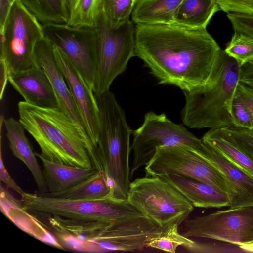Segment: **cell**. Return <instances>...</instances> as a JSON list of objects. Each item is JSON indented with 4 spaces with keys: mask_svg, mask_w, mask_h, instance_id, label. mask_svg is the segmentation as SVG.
I'll list each match as a JSON object with an SVG mask.
<instances>
[{
    "mask_svg": "<svg viewBox=\"0 0 253 253\" xmlns=\"http://www.w3.org/2000/svg\"><path fill=\"white\" fill-rule=\"evenodd\" d=\"M221 49L206 28L136 24L135 55L158 84L191 91L209 81Z\"/></svg>",
    "mask_w": 253,
    "mask_h": 253,
    "instance_id": "1",
    "label": "cell"
},
{
    "mask_svg": "<svg viewBox=\"0 0 253 253\" xmlns=\"http://www.w3.org/2000/svg\"><path fill=\"white\" fill-rule=\"evenodd\" d=\"M19 121L40 146V156L53 162L103 171L97 148L58 107L25 101L18 103Z\"/></svg>",
    "mask_w": 253,
    "mask_h": 253,
    "instance_id": "2",
    "label": "cell"
},
{
    "mask_svg": "<svg viewBox=\"0 0 253 253\" xmlns=\"http://www.w3.org/2000/svg\"><path fill=\"white\" fill-rule=\"evenodd\" d=\"M240 67L221 50L208 82L196 90L183 92L185 101L180 115L184 125L196 129L235 127L231 109Z\"/></svg>",
    "mask_w": 253,
    "mask_h": 253,
    "instance_id": "3",
    "label": "cell"
},
{
    "mask_svg": "<svg viewBox=\"0 0 253 253\" xmlns=\"http://www.w3.org/2000/svg\"><path fill=\"white\" fill-rule=\"evenodd\" d=\"M95 97L100 121L98 155L103 171L112 184L113 197L126 199L130 183L129 159L133 131L124 110L110 90Z\"/></svg>",
    "mask_w": 253,
    "mask_h": 253,
    "instance_id": "4",
    "label": "cell"
},
{
    "mask_svg": "<svg viewBox=\"0 0 253 253\" xmlns=\"http://www.w3.org/2000/svg\"><path fill=\"white\" fill-rule=\"evenodd\" d=\"M22 208L31 215L59 217L81 224L112 222L120 218L143 215L127 201L112 196L95 199H67L24 192L19 200Z\"/></svg>",
    "mask_w": 253,
    "mask_h": 253,
    "instance_id": "5",
    "label": "cell"
},
{
    "mask_svg": "<svg viewBox=\"0 0 253 253\" xmlns=\"http://www.w3.org/2000/svg\"><path fill=\"white\" fill-rule=\"evenodd\" d=\"M127 200L164 230L176 223L180 226L194 209L184 195L159 176L135 179L130 183Z\"/></svg>",
    "mask_w": 253,
    "mask_h": 253,
    "instance_id": "6",
    "label": "cell"
},
{
    "mask_svg": "<svg viewBox=\"0 0 253 253\" xmlns=\"http://www.w3.org/2000/svg\"><path fill=\"white\" fill-rule=\"evenodd\" d=\"M97 32L95 72L92 90L95 96L110 90L115 79L126 69L135 55V26L129 21L111 28L102 12L95 26Z\"/></svg>",
    "mask_w": 253,
    "mask_h": 253,
    "instance_id": "7",
    "label": "cell"
},
{
    "mask_svg": "<svg viewBox=\"0 0 253 253\" xmlns=\"http://www.w3.org/2000/svg\"><path fill=\"white\" fill-rule=\"evenodd\" d=\"M0 34V60L5 63L9 76L38 66L35 50L44 37L43 26L20 0L13 2Z\"/></svg>",
    "mask_w": 253,
    "mask_h": 253,
    "instance_id": "8",
    "label": "cell"
},
{
    "mask_svg": "<svg viewBox=\"0 0 253 253\" xmlns=\"http://www.w3.org/2000/svg\"><path fill=\"white\" fill-rule=\"evenodd\" d=\"M132 134L130 148L133 152V161L130 178L149 162L158 148L184 145L200 152L205 146L183 125L174 123L164 113L158 114L153 111L145 114L142 125Z\"/></svg>",
    "mask_w": 253,
    "mask_h": 253,
    "instance_id": "9",
    "label": "cell"
},
{
    "mask_svg": "<svg viewBox=\"0 0 253 253\" xmlns=\"http://www.w3.org/2000/svg\"><path fill=\"white\" fill-rule=\"evenodd\" d=\"M179 231L187 237L208 238L237 244L253 240V207L217 211L187 219Z\"/></svg>",
    "mask_w": 253,
    "mask_h": 253,
    "instance_id": "10",
    "label": "cell"
},
{
    "mask_svg": "<svg viewBox=\"0 0 253 253\" xmlns=\"http://www.w3.org/2000/svg\"><path fill=\"white\" fill-rule=\"evenodd\" d=\"M147 176L178 175L191 178L226 192L220 172L211 164L184 145L161 147L145 166Z\"/></svg>",
    "mask_w": 253,
    "mask_h": 253,
    "instance_id": "11",
    "label": "cell"
},
{
    "mask_svg": "<svg viewBox=\"0 0 253 253\" xmlns=\"http://www.w3.org/2000/svg\"><path fill=\"white\" fill-rule=\"evenodd\" d=\"M43 28L44 36L65 54L92 89L97 41L96 27L49 24Z\"/></svg>",
    "mask_w": 253,
    "mask_h": 253,
    "instance_id": "12",
    "label": "cell"
},
{
    "mask_svg": "<svg viewBox=\"0 0 253 253\" xmlns=\"http://www.w3.org/2000/svg\"><path fill=\"white\" fill-rule=\"evenodd\" d=\"M165 230L143 215L125 217L113 221L91 243L96 252L141 251Z\"/></svg>",
    "mask_w": 253,
    "mask_h": 253,
    "instance_id": "13",
    "label": "cell"
},
{
    "mask_svg": "<svg viewBox=\"0 0 253 253\" xmlns=\"http://www.w3.org/2000/svg\"><path fill=\"white\" fill-rule=\"evenodd\" d=\"M52 45L57 64L67 83L89 137L97 148L100 121L95 94L73 63L58 47L53 43Z\"/></svg>",
    "mask_w": 253,
    "mask_h": 253,
    "instance_id": "14",
    "label": "cell"
},
{
    "mask_svg": "<svg viewBox=\"0 0 253 253\" xmlns=\"http://www.w3.org/2000/svg\"><path fill=\"white\" fill-rule=\"evenodd\" d=\"M35 57L37 64L43 69L50 81L56 97L58 107L75 122L84 137L93 144L69 88L67 87L64 75L56 61L52 43L46 37L44 36L38 42L35 50Z\"/></svg>",
    "mask_w": 253,
    "mask_h": 253,
    "instance_id": "15",
    "label": "cell"
},
{
    "mask_svg": "<svg viewBox=\"0 0 253 253\" xmlns=\"http://www.w3.org/2000/svg\"><path fill=\"white\" fill-rule=\"evenodd\" d=\"M197 154L213 166L223 177L229 208L253 207V177L207 146Z\"/></svg>",
    "mask_w": 253,
    "mask_h": 253,
    "instance_id": "16",
    "label": "cell"
},
{
    "mask_svg": "<svg viewBox=\"0 0 253 253\" xmlns=\"http://www.w3.org/2000/svg\"><path fill=\"white\" fill-rule=\"evenodd\" d=\"M25 101L43 107H58L50 81L39 66L9 77L8 81Z\"/></svg>",
    "mask_w": 253,
    "mask_h": 253,
    "instance_id": "17",
    "label": "cell"
},
{
    "mask_svg": "<svg viewBox=\"0 0 253 253\" xmlns=\"http://www.w3.org/2000/svg\"><path fill=\"white\" fill-rule=\"evenodd\" d=\"M199 208H221L229 206L226 192L202 181L178 175L160 176Z\"/></svg>",
    "mask_w": 253,
    "mask_h": 253,
    "instance_id": "18",
    "label": "cell"
},
{
    "mask_svg": "<svg viewBox=\"0 0 253 253\" xmlns=\"http://www.w3.org/2000/svg\"><path fill=\"white\" fill-rule=\"evenodd\" d=\"M9 147L13 155L22 161L31 172L39 193L47 192L45 179L32 146L26 137L25 128L19 121L10 117L3 119Z\"/></svg>",
    "mask_w": 253,
    "mask_h": 253,
    "instance_id": "19",
    "label": "cell"
},
{
    "mask_svg": "<svg viewBox=\"0 0 253 253\" xmlns=\"http://www.w3.org/2000/svg\"><path fill=\"white\" fill-rule=\"evenodd\" d=\"M42 165V173L47 192H61L88 179L100 172L94 167L85 168L55 163L47 160L35 152Z\"/></svg>",
    "mask_w": 253,
    "mask_h": 253,
    "instance_id": "20",
    "label": "cell"
},
{
    "mask_svg": "<svg viewBox=\"0 0 253 253\" xmlns=\"http://www.w3.org/2000/svg\"><path fill=\"white\" fill-rule=\"evenodd\" d=\"M219 10L217 0H182L175 11L173 21L190 28H206Z\"/></svg>",
    "mask_w": 253,
    "mask_h": 253,
    "instance_id": "21",
    "label": "cell"
},
{
    "mask_svg": "<svg viewBox=\"0 0 253 253\" xmlns=\"http://www.w3.org/2000/svg\"><path fill=\"white\" fill-rule=\"evenodd\" d=\"M182 0H136L131 13L136 24L174 22L175 11Z\"/></svg>",
    "mask_w": 253,
    "mask_h": 253,
    "instance_id": "22",
    "label": "cell"
},
{
    "mask_svg": "<svg viewBox=\"0 0 253 253\" xmlns=\"http://www.w3.org/2000/svg\"><path fill=\"white\" fill-rule=\"evenodd\" d=\"M45 197L67 199H95L113 197L111 183L103 171L66 190L56 192L38 193Z\"/></svg>",
    "mask_w": 253,
    "mask_h": 253,
    "instance_id": "23",
    "label": "cell"
},
{
    "mask_svg": "<svg viewBox=\"0 0 253 253\" xmlns=\"http://www.w3.org/2000/svg\"><path fill=\"white\" fill-rule=\"evenodd\" d=\"M201 140L208 147L253 177V158L223 136L218 129H210Z\"/></svg>",
    "mask_w": 253,
    "mask_h": 253,
    "instance_id": "24",
    "label": "cell"
},
{
    "mask_svg": "<svg viewBox=\"0 0 253 253\" xmlns=\"http://www.w3.org/2000/svg\"><path fill=\"white\" fill-rule=\"evenodd\" d=\"M42 25L67 24L66 0H20Z\"/></svg>",
    "mask_w": 253,
    "mask_h": 253,
    "instance_id": "25",
    "label": "cell"
},
{
    "mask_svg": "<svg viewBox=\"0 0 253 253\" xmlns=\"http://www.w3.org/2000/svg\"><path fill=\"white\" fill-rule=\"evenodd\" d=\"M68 21L72 27H95L102 11L103 0H66Z\"/></svg>",
    "mask_w": 253,
    "mask_h": 253,
    "instance_id": "26",
    "label": "cell"
},
{
    "mask_svg": "<svg viewBox=\"0 0 253 253\" xmlns=\"http://www.w3.org/2000/svg\"><path fill=\"white\" fill-rule=\"evenodd\" d=\"M136 0H103L102 13L109 26L117 29L129 21Z\"/></svg>",
    "mask_w": 253,
    "mask_h": 253,
    "instance_id": "27",
    "label": "cell"
},
{
    "mask_svg": "<svg viewBox=\"0 0 253 253\" xmlns=\"http://www.w3.org/2000/svg\"><path fill=\"white\" fill-rule=\"evenodd\" d=\"M179 226L177 223L170 226L161 235L152 239L148 243L147 247L175 253L179 246L185 249L189 247L194 241L180 234Z\"/></svg>",
    "mask_w": 253,
    "mask_h": 253,
    "instance_id": "28",
    "label": "cell"
},
{
    "mask_svg": "<svg viewBox=\"0 0 253 253\" xmlns=\"http://www.w3.org/2000/svg\"><path fill=\"white\" fill-rule=\"evenodd\" d=\"M224 51L241 67L253 61V38L243 33L234 31Z\"/></svg>",
    "mask_w": 253,
    "mask_h": 253,
    "instance_id": "29",
    "label": "cell"
},
{
    "mask_svg": "<svg viewBox=\"0 0 253 253\" xmlns=\"http://www.w3.org/2000/svg\"><path fill=\"white\" fill-rule=\"evenodd\" d=\"M218 130L223 136L253 158V130L228 127Z\"/></svg>",
    "mask_w": 253,
    "mask_h": 253,
    "instance_id": "30",
    "label": "cell"
},
{
    "mask_svg": "<svg viewBox=\"0 0 253 253\" xmlns=\"http://www.w3.org/2000/svg\"><path fill=\"white\" fill-rule=\"evenodd\" d=\"M191 253H246L237 244L227 242H194L185 248Z\"/></svg>",
    "mask_w": 253,
    "mask_h": 253,
    "instance_id": "31",
    "label": "cell"
},
{
    "mask_svg": "<svg viewBox=\"0 0 253 253\" xmlns=\"http://www.w3.org/2000/svg\"><path fill=\"white\" fill-rule=\"evenodd\" d=\"M231 116L235 127L252 130L249 112L242 100L236 94L232 104Z\"/></svg>",
    "mask_w": 253,
    "mask_h": 253,
    "instance_id": "32",
    "label": "cell"
},
{
    "mask_svg": "<svg viewBox=\"0 0 253 253\" xmlns=\"http://www.w3.org/2000/svg\"><path fill=\"white\" fill-rule=\"evenodd\" d=\"M235 31L242 32L253 38V15L236 12L227 13Z\"/></svg>",
    "mask_w": 253,
    "mask_h": 253,
    "instance_id": "33",
    "label": "cell"
},
{
    "mask_svg": "<svg viewBox=\"0 0 253 253\" xmlns=\"http://www.w3.org/2000/svg\"><path fill=\"white\" fill-rule=\"evenodd\" d=\"M220 10L253 15V0H217Z\"/></svg>",
    "mask_w": 253,
    "mask_h": 253,
    "instance_id": "34",
    "label": "cell"
},
{
    "mask_svg": "<svg viewBox=\"0 0 253 253\" xmlns=\"http://www.w3.org/2000/svg\"><path fill=\"white\" fill-rule=\"evenodd\" d=\"M244 103L249 112L253 130V89L246 84L239 83L236 92Z\"/></svg>",
    "mask_w": 253,
    "mask_h": 253,
    "instance_id": "35",
    "label": "cell"
},
{
    "mask_svg": "<svg viewBox=\"0 0 253 253\" xmlns=\"http://www.w3.org/2000/svg\"><path fill=\"white\" fill-rule=\"evenodd\" d=\"M0 181L3 182L8 187L12 189L19 194L22 195L24 191L16 184L13 179L9 174L5 168L4 162L2 160L1 151L0 156Z\"/></svg>",
    "mask_w": 253,
    "mask_h": 253,
    "instance_id": "36",
    "label": "cell"
},
{
    "mask_svg": "<svg viewBox=\"0 0 253 253\" xmlns=\"http://www.w3.org/2000/svg\"><path fill=\"white\" fill-rule=\"evenodd\" d=\"M240 82L253 89V61L240 67Z\"/></svg>",
    "mask_w": 253,
    "mask_h": 253,
    "instance_id": "37",
    "label": "cell"
},
{
    "mask_svg": "<svg viewBox=\"0 0 253 253\" xmlns=\"http://www.w3.org/2000/svg\"><path fill=\"white\" fill-rule=\"evenodd\" d=\"M12 4L11 0H0V32L4 29Z\"/></svg>",
    "mask_w": 253,
    "mask_h": 253,
    "instance_id": "38",
    "label": "cell"
},
{
    "mask_svg": "<svg viewBox=\"0 0 253 253\" xmlns=\"http://www.w3.org/2000/svg\"><path fill=\"white\" fill-rule=\"evenodd\" d=\"M9 74L5 63L4 61L0 60V100L2 99L3 92L9 81Z\"/></svg>",
    "mask_w": 253,
    "mask_h": 253,
    "instance_id": "39",
    "label": "cell"
},
{
    "mask_svg": "<svg viewBox=\"0 0 253 253\" xmlns=\"http://www.w3.org/2000/svg\"><path fill=\"white\" fill-rule=\"evenodd\" d=\"M239 247L246 253H253V240L246 243H237Z\"/></svg>",
    "mask_w": 253,
    "mask_h": 253,
    "instance_id": "40",
    "label": "cell"
},
{
    "mask_svg": "<svg viewBox=\"0 0 253 253\" xmlns=\"http://www.w3.org/2000/svg\"><path fill=\"white\" fill-rule=\"evenodd\" d=\"M16 0H11L12 4L13 3V2H14Z\"/></svg>",
    "mask_w": 253,
    "mask_h": 253,
    "instance_id": "41",
    "label": "cell"
}]
</instances>
